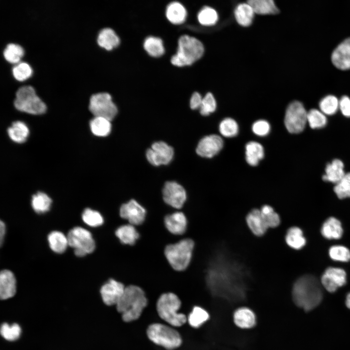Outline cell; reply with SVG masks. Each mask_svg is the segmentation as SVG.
Returning a JSON list of instances; mask_svg holds the SVG:
<instances>
[{
	"instance_id": "6da1fadb",
	"label": "cell",
	"mask_w": 350,
	"mask_h": 350,
	"mask_svg": "<svg viewBox=\"0 0 350 350\" xmlns=\"http://www.w3.org/2000/svg\"><path fill=\"white\" fill-rule=\"evenodd\" d=\"M222 259L210 265L207 274V282L211 291L220 296L232 299H241L245 296V289L240 283L237 265Z\"/></svg>"
},
{
	"instance_id": "7a4b0ae2",
	"label": "cell",
	"mask_w": 350,
	"mask_h": 350,
	"mask_svg": "<svg viewBox=\"0 0 350 350\" xmlns=\"http://www.w3.org/2000/svg\"><path fill=\"white\" fill-rule=\"evenodd\" d=\"M322 297L321 284L313 276L304 275L298 279L293 285V301L298 307L305 311H310L318 306Z\"/></svg>"
},
{
	"instance_id": "3957f363",
	"label": "cell",
	"mask_w": 350,
	"mask_h": 350,
	"mask_svg": "<svg viewBox=\"0 0 350 350\" xmlns=\"http://www.w3.org/2000/svg\"><path fill=\"white\" fill-rule=\"evenodd\" d=\"M147 304L142 289L135 285L125 287L123 294L116 304L117 310L126 322L138 319Z\"/></svg>"
},
{
	"instance_id": "277c9868",
	"label": "cell",
	"mask_w": 350,
	"mask_h": 350,
	"mask_svg": "<svg viewBox=\"0 0 350 350\" xmlns=\"http://www.w3.org/2000/svg\"><path fill=\"white\" fill-rule=\"evenodd\" d=\"M204 52V48L200 41L194 37L183 35L178 39L177 52L172 57L171 61L178 67L191 65L202 57Z\"/></svg>"
},
{
	"instance_id": "5b68a950",
	"label": "cell",
	"mask_w": 350,
	"mask_h": 350,
	"mask_svg": "<svg viewBox=\"0 0 350 350\" xmlns=\"http://www.w3.org/2000/svg\"><path fill=\"white\" fill-rule=\"evenodd\" d=\"M178 297L173 293L161 295L157 302V310L159 317L174 327H180L187 319L186 315L177 311L181 306Z\"/></svg>"
},
{
	"instance_id": "8992f818",
	"label": "cell",
	"mask_w": 350,
	"mask_h": 350,
	"mask_svg": "<svg viewBox=\"0 0 350 350\" xmlns=\"http://www.w3.org/2000/svg\"><path fill=\"white\" fill-rule=\"evenodd\" d=\"M194 246L193 241L186 238L166 246L165 256L174 269L181 271L188 267L191 261Z\"/></svg>"
},
{
	"instance_id": "52a82bcc",
	"label": "cell",
	"mask_w": 350,
	"mask_h": 350,
	"mask_svg": "<svg viewBox=\"0 0 350 350\" xmlns=\"http://www.w3.org/2000/svg\"><path fill=\"white\" fill-rule=\"evenodd\" d=\"M14 104L18 110L33 115L42 114L47 109L46 104L31 86H23L18 89Z\"/></svg>"
},
{
	"instance_id": "ba28073f",
	"label": "cell",
	"mask_w": 350,
	"mask_h": 350,
	"mask_svg": "<svg viewBox=\"0 0 350 350\" xmlns=\"http://www.w3.org/2000/svg\"><path fill=\"white\" fill-rule=\"evenodd\" d=\"M147 334L151 341L167 350L175 349L182 343L181 337L178 332L165 324L150 325L147 329Z\"/></svg>"
},
{
	"instance_id": "9c48e42d",
	"label": "cell",
	"mask_w": 350,
	"mask_h": 350,
	"mask_svg": "<svg viewBox=\"0 0 350 350\" xmlns=\"http://www.w3.org/2000/svg\"><path fill=\"white\" fill-rule=\"evenodd\" d=\"M69 245L74 249L77 257H84L95 248V241L91 233L80 227L71 229L67 235Z\"/></svg>"
},
{
	"instance_id": "30bf717a",
	"label": "cell",
	"mask_w": 350,
	"mask_h": 350,
	"mask_svg": "<svg viewBox=\"0 0 350 350\" xmlns=\"http://www.w3.org/2000/svg\"><path fill=\"white\" fill-rule=\"evenodd\" d=\"M284 122L286 129L290 133H299L304 130L307 122V112L301 102L295 101L288 105Z\"/></svg>"
},
{
	"instance_id": "8fae6325",
	"label": "cell",
	"mask_w": 350,
	"mask_h": 350,
	"mask_svg": "<svg viewBox=\"0 0 350 350\" xmlns=\"http://www.w3.org/2000/svg\"><path fill=\"white\" fill-rule=\"evenodd\" d=\"M89 109L94 117H101L111 121L116 115L118 109L111 96L106 92L92 95L89 100Z\"/></svg>"
},
{
	"instance_id": "7c38bea8",
	"label": "cell",
	"mask_w": 350,
	"mask_h": 350,
	"mask_svg": "<svg viewBox=\"0 0 350 350\" xmlns=\"http://www.w3.org/2000/svg\"><path fill=\"white\" fill-rule=\"evenodd\" d=\"M173 148L166 142L159 141L154 142L146 153V157L150 163L154 166L167 165L174 157Z\"/></svg>"
},
{
	"instance_id": "4fadbf2b",
	"label": "cell",
	"mask_w": 350,
	"mask_h": 350,
	"mask_svg": "<svg viewBox=\"0 0 350 350\" xmlns=\"http://www.w3.org/2000/svg\"><path fill=\"white\" fill-rule=\"evenodd\" d=\"M162 194L166 204L177 209L182 207L187 198L184 188L175 181H167L165 183Z\"/></svg>"
},
{
	"instance_id": "5bb4252c",
	"label": "cell",
	"mask_w": 350,
	"mask_h": 350,
	"mask_svg": "<svg viewBox=\"0 0 350 350\" xmlns=\"http://www.w3.org/2000/svg\"><path fill=\"white\" fill-rule=\"evenodd\" d=\"M222 138L216 134L205 136L199 141L196 152L200 157L211 158L216 155L223 148Z\"/></svg>"
},
{
	"instance_id": "9a60e30c",
	"label": "cell",
	"mask_w": 350,
	"mask_h": 350,
	"mask_svg": "<svg viewBox=\"0 0 350 350\" xmlns=\"http://www.w3.org/2000/svg\"><path fill=\"white\" fill-rule=\"evenodd\" d=\"M145 209L135 200L131 199L120 207V216L129 221L132 225L143 223L146 216Z\"/></svg>"
},
{
	"instance_id": "2e32d148",
	"label": "cell",
	"mask_w": 350,
	"mask_h": 350,
	"mask_svg": "<svg viewBox=\"0 0 350 350\" xmlns=\"http://www.w3.org/2000/svg\"><path fill=\"white\" fill-rule=\"evenodd\" d=\"M346 272L341 268L330 267L321 276V283L328 292H334L346 283Z\"/></svg>"
},
{
	"instance_id": "e0dca14e",
	"label": "cell",
	"mask_w": 350,
	"mask_h": 350,
	"mask_svg": "<svg viewBox=\"0 0 350 350\" xmlns=\"http://www.w3.org/2000/svg\"><path fill=\"white\" fill-rule=\"evenodd\" d=\"M125 288L122 282L113 279H109L100 290L104 302L108 306L116 305L123 294Z\"/></svg>"
},
{
	"instance_id": "ac0fdd59",
	"label": "cell",
	"mask_w": 350,
	"mask_h": 350,
	"mask_svg": "<svg viewBox=\"0 0 350 350\" xmlns=\"http://www.w3.org/2000/svg\"><path fill=\"white\" fill-rule=\"evenodd\" d=\"M331 59L338 69L342 70L350 69V37L345 39L334 49Z\"/></svg>"
},
{
	"instance_id": "d6986e66",
	"label": "cell",
	"mask_w": 350,
	"mask_h": 350,
	"mask_svg": "<svg viewBox=\"0 0 350 350\" xmlns=\"http://www.w3.org/2000/svg\"><path fill=\"white\" fill-rule=\"evenodd\" d=\"M164 224L168 231L175 235L183 234L186 230L187 220L185 214L180 211L167 215Z\"/></svg>"
},
{
	"instance_id": "ffe728a7",
	"label": "cell",
	"mask_w": 350,
	"mask_h": 350,
	"mask_svg": "<svg viewBox=\"0 0 350 350\" xmlns=\"http://www.w3.org/2000/svg\"><path fill=\"white\" fill-rule=\"evenodd\" d=\"M16 292V280L12 272L3 270L0 273V297L6 299L13 297Z\"/></svg>"
},
{
	"instance_id": "44dd1931",
	"label": "cell",
	"mask_w": 350,
	"mask_h": 350,
	"mask_svg": "<svg viewBox=\"0 0 350 350\" xmlns=\"http://www.w3.org/2000/svg\"><path fill=\"white\" fill-rule=\"evenodd\" d=\"M246 222L250 230L256 236H262L268 229L260 210L255 209L251 210L246 216Z\"/></svg>"
},
{
	"instance_id": "7402d4cb",
	"label": "cell",
	"mask_w": 350,
	"mask_h": 350,
	"mask_svg": "<svg viewBox=\"0 0 350 350\" xmlns=\"http://www.w3.org/2000/svg\"><path fill=\"white\" fill-rule=\"evenodd\" d=\"M235 324L242 329H249L256 324V317L253 312L246 307L237 309L233 315Z\"/></svg>"
},
{
	"instance_id": "603a6c76",
	"label": "cell",
	"mask_w": 350,
	"mask_h": 350,
	"mask_svg": "<svg viewBox=\"0 0 350 350\" xmlns=\"http://www.w3.org/2000/svg\"><path fill=\"white\" fill-rule=\"evenodd\" d=\"M344 164L338 159H335L328 163L325 168V174L322 176L323 180L337 183L346 174L344 170Z\"/></svg>"
},
{
	"instance_id": "cb8c5ba5",
	"label": "cell",
	"mask_w": 350,
	"mask_h": 350,
	"mask_svg": "<svg viewBox=\"0 0 350 350\" xmlns=\"http://www.w3.org/2000/svg\"><path fill=\"white\" fill-rule=\"evenodd\" d=\"M343 232L340 222L333 217L328 218L321 229L322 236L328 239H338L342 236Z\"/></svg>"
},
{
	"instance_id": "d4e9b609",
	"label": "cell",
	"mask_w": 350,
	"mask_h": 350,
	"mask_svg": "<svg viewBox=\"0 0 350 350\" xmlns=\"http://www.w3.org/2000/svg\"><path fill=\"white\" fill-rule=\"evenodd\" d=\"M245 149V159L250 166H257L264 157V148L259 142L250 141L246 144Z\"/></svg>"
},
{
	"instance_id": "484cf974",
	"label": "cell",
	"mask_w": 350,
	"mask_h": 350,
	"mask_svg": "<svg viewBox=\"0 0 350 350\" xmlns=\"http://www.w3.org/2000/svg\"><path fill=\"white\" fill-rule=\"evenodd\" d=\"M166 16L172 23L179 24L183 23L187 17V11L180 2L173 1L170 3L166 9Z\"/></svg>"
},
{
	"instance_id": "4316f807",
	"label": "cell",
	"mask_w": 350,
	"mask_h": 350,
	"mask_svg": "<svg viewBox=\"0 0 350 350\" xmlns=\"http://www.w3.org/2000/svg\"><path fill=\"white\" fill-rule=\"evenodd\" d=\"M97 43L100 47L110 51L117 47L119 45L120 40L113 29L105 28L99 32L97 37Z\"/></svg>"
},
{
	"instance_id": "83f0119b",
	"label": "cell",
	"mask_w": 350,
	"mask_h": 350,
	"mask_svg": "<svg viewBox=\"0 0 350 350\" xmlns=\"http://www.w3.org/2000/svg\"><path fill=\"white\" fill-rule=\"evenodd\" d=\"M254 14L252 7L248 2L239 4L234 10L237 22L244 27L248 26L252 23Z\"/></svg>"
},
{
	"instance_id": "f1b7e54d",
	"label": "cell",
	"mask_w": 350,
	"mask_h": 350,
	"mask_svg": "<svg viewBox=\"0 0 350 350\" xmlns=\"http://www.w3.org/2000/svg\"><path fill=\"white\" fill-rule=\"evenodd\" d=\"M115 235L122 243L129 245H134L140 236L134 225L131 224L121 226L116 230Z\"/></svg>"
},
{
	"instance_id": "f546056e",
	"label": "cell",
	"mask_w": 350,
	"mask_h": 350,
	"mask_svg": "<svg viewBox=\"0 0 350 350\" xmlns=\"http://www.w3.org/2000/svg\"><path fill=\"white\" fill-rule=\"evenodd\" d=\"M7 131L10 138L19 143L25 141L29 134V130L26 124L19 121L13 122Z\"/></svg>"
},
{
	"instance_id": "4dcf8cb0",
	"label": "cell",
	"mask_w": 350,
	"mask_h": 350,
	"mask_svg": "<svg viewBox=\"0 0 350 350\" xmlns=\"http://www.w3.org/2000/svg\"><path fill=\"white\" fill-rule=\"evenodd\" d=\"M48 241L51 249L57 253H63L69 245L67 236L58 231H53L50 233Z\"/></svg>"
},
{
	"instance_id": "1f68e13d",
	"label": "cell",
	"mask_w": 350,
	"mask_h": 350,
	"mask_svg": "<svg viewBox=\"0 0 350 350\" xmlns=\"http://www.w3.org/2000/svg\"><path fill=\"white\" fill-rule=\"evenodd\" d=\"M92 133L98 137H105L111 130L110 121L101 117H94L89 122Z\"/></svg>"
},
{
	"instance_id": "d6a6232c",
	"label": "cell",
	"mask_w": 350,
	"mask_h": 350,
	"mask_svg": "<svg viewBox=\"0 0 350 350\" xmlns=\"http://www.w3.org/2000/svg\"><path fill=\"white\" fill-rule=\"evenodd\" d=\"M286 244L295 249H300L306 244V239L303 235L302 231L297 227L289 228L285 235Z\"/></svg>"
},
{
	"instance_id": "836d02e7",
	"label": "cell",
	"mask_w": 350,
	"mask_h": 350,
	"mask_svg": "<svg viewBox=\"0 0 350 350\" xmlns=\"http://www.w3.org/2000/svg\"><path fill=\"white\" fill-rule=\"evenodd\" d=\"M247 2L251 6L255 13L258 14H276L279 12L272 0H250Z\"/></svg>"
},
{
	"instance_id": "e575fe53",
	"label": "cell",
	"mask_w": 350,
	"mask_h": 350,
	"mask_svg": "<svg viewBox=\"0 0 350 350\" xmlns=\"http://www.w3.org/2000/svg\"><path fill=\"white\" fill-rule=\"evenodd\" d=\"M143 47L146 52L153 57H159L165 51L162 40L156 36L147 37L144 41Z\"/></svg>"
},
{
	"instance_id": "d590c367",
	"label": "cell",
	"mask_w": 350,
	"mask_h": 350,
	"mask_svg": "<svg viewBox=\"0 0 350 350\" xmlns=\"http://www.w3.org/2000/svg\"><path fill=\"white\" fill-rule=\"evenodd\" d=\"M52 201L46 193L38 192L32 196L31 204L33 210L37 213H43L49 210Z\"/></svg>"
},
{
	"instance_id": "8d00e7d4",
	"label": "cell",
	"mask_w": 350,
	"mask_h": 350,
	"mask_svg": "<svg viewBox=\"0 0 350 350\" xmlns=\"http://www.w3.org/2000/svg\"><path fill=\"white\" fill-rule=\"evenodd\" d=\"M209 318V313L203 308L195 306L188 317L189 324L192 327L198 328Z\"/></svg>"
},
{
	"instance_id": "74e56055",
	"label": "cell",
	"mask_w": 350,
	"mask_h": 350,
	"mask_svg": "<svg viewBox=\"0 0 350 350\" xmlns=\"http://www.w3.org/2000/svg\"><path fill=\"white\" fill-rule=\"evenodd\" d=\"M24 53V50L21 46L15 43H10L4 49L3 55L4 58L9 63L18 64L20 62Z\"/></svg>"
},
{
	"instance_id": "f35d334b",
	"label": "cell",
	"mask_w": 350,
	"mask_h": 350,
	"mask_svg": "<svg viewBox=\"0 0 350 350\" xmlns=\"http://www.w3.org/2000/svg\"><path fill=\"white\" fill-rule=\"evenodd\" d=\"M219 131L223 137L232 138L238 134L239 126L236 121L233 119L226 118L220 122Z\"/></svg>"
},
{
	"instance_id": "ab89813d",
	"label": "cell",
	"mask_w": 350,
	"mask_h": 350,
	"mask_svg": "<svg viewBox=\"0 0 350 350\" xmlns=\"http://www.w3.org/2000/svg\"><path fill=\"white\" fill-rule=\"evenodd\" d=\"M260 211L268 228H274L280 225V216L271 206L267 205H263L260 209Z\"/></svg>"
},
{
	"instance_id": "60d3db41",
	"label": "cell",
	"mask_w": 350,
	"mask_h": 350,
	"mask_svg": "<svg viewBox=\"0 0 350 350\" xmlns=\"http://www.w3.org/2000/svg\"><path fill=\"white\" fill-rule=\"evenodd\" d=\"M339 101L336 97L329 95L322 98L319 102L320 111L325 115H331L336 112L339 108Z\"/></svg>"
},
{
	"instance_id": "b9f144b4",
	"label": "cell",
	"mask_w": 350,
	"mask_h": 350,
	"mask_svg": "<svg viewBox=\"0 0 350 350\" xmlns=\"http://www.w3.org/2000/svg\"><path fill=\"white\" fill-rule=\"evenodd\" d=\"M307 122L313 129L324 127L327 122L325 115L316 109H312L307 112Z\"/></svg>"
},
{
	"instance_id": "7bdbcfd3",
	"label": "cell",
	"mask_w": 350,
	"mask_h": 350,
	"mask_svg": "<svg viewBox=\"0 0 350 350\" xmlns=\"http://www.w3.org/2000/svg\"><path fill=\"white\" fill-rule=\"evenodd\" d=\"M197 18L201 24L205 26H211L217 22L218 16L217 12L214 9L205 6L199 12Z\"/></svg>"
},
{
	"instance_id": "ee69618b",
	"label": "cell",
	"mask_w": 350,
	"mask_h": 350,
	"mask_svg": "<svg viewBox=\"0 0 350 350\" xmlns=\"http://www.w3.org/2000/svg\"><path fill=\"white\" fill-rule=\"evenodd\" d=\"M82 217L84 222L91 227H97L104 223L102 215L98 211L89 208H87L83 211Z\"/></svg>"
},
{
	"instance_id": "f6af8a7d",
	"label": "cell",
	"mask_w": 350,
	"mask_h": 350,
	"mask_svg": "<svg viewBox=\"0 0 350 350\" xmlns=\"http://www.w3.org/2000/svg\"><path fill=\"white\" fill-rule=\"evenodd\" d=\"M33 73L31 67L24 62L17 64L12 69V73L18 81H23L30 78Z\"/></svg>"
},
{
	"instance_id": "bcb514c9",
	"label": "cell",
	"mask_w": 350,
	"mask_h": 350,
	"mask_svg": "<svg viewBox=\"0 0 350 350\" xmlns=\"http://www.w3.org/2000/svg\"><path fill=\"white\" fill-rule=\"evenodd\" d=\"M334 192L340 199L350 197V173H347L334 187Z\"/></svg>"
},
{
	"instance_id": "7dc6e473",
	"label": "cell",
	"mask_w": 350,
	"mask_h": 350,
	"mask_svg": "<svg viewBox=\"0 0 350 350\" xmlns=\"http://www.w3.org/2000/svg\"><path fill=\"white\" fill-rule=\"evenodd\" d=\"M329 254L330 258L334 261L347 262L350 260V251L343 245L332 246L329 249Z\"/></svg>"
},
{
	"instance_id": "c3c4849f",
	"label": "cell",
	"mask_w": 350,
	"mask_h": 350,
	"mask_svg": "<svg viewBox=\"0 0 350 350\" xmlns=\"http://www.w3.org/2000/svg\"><path fill=\"white\" fill-rule=\"evenodd\" d=\"M21 333V329L17 324L9 326L7 323H3L0 328V334L6 340L15 341L18 339Z\"/></svg>"
},
{
	"instance_id": "681fc988",
	"label": "cell",
	"mask_w": 350,
	"mask_h": 350,
	"mask_svg": "<svg viewBox=\"0 0 350 350\" xmlns=\"http://www.w3.org/2000/svg\"><path fill=\"white\" fill-rule=\"evenodd\" d=\"M216 102L211 93L208 92L203 98L201 105L200 107V114L203 116H208L215 111L216 108Z\"/></svg>"
},
{
	"instance_id": "f907efd6",
	"label": "cell",
	"mask_w": 350,
	"mask_h": 350,
	"mask_svg": "<svg viewBox=\"0 0 350 350\" xmlns=\"http://www.w3.org/2000/svg\"><path fill=\"white\" fill-rule=\"evenodd\" d=\"M252 131L256 135L260 137L267 136L270 132L271 126L266 120H259L255 121L252 125Z\"/></svg>"
},
{
	"instance_id": "816d5d0a",
	"label": "cell",
	"mask_w": 350,
	"mask_h": 350,
	"mask_svg": "<svg viewBox=\"0 0 350 350\" xmlns=\"http://www.w3.org/2000/svg\"><path fill=\"white\" fill-rule=\"evenodd\" d=\"M339 108L343 115L350 117V98L346 95L342 96L339 100Z\"/></svg>"
},
{
	"instance_id": "f5cc1de1",
	"label": "cell",
	"mask_w": 350,
	"mask_h": 350,
	"mask_svg": "<svg viewBox=\"0 0 350 350\" xmlns=\"http://www.w3.org/2000/svg\"><path fill=\"white\" fill-rule=\"evenodd\" d=\"M202 100L203 98L199 93L197 92H194L190 99V107L192 109L200 108L202 104Z\"/></svg>"
},
{
	"instance_id": "db71d44e",
	"label": "cell",
	"mask_w": 350,
	"mask_h": 350,
	"mask_svg": "<svg viewBox=\"0 0 350 350\" xmlns=\"http://www.w3.org/2000/svg\"><path fill=\"white\" fill-rule=\"evenodd\" d=\"M5 230H6V228H5V225L3 221H0V243L1 245H2V242L3 241V239L4 237L5 234Z\"/></svg>"
},
{
	"instance_id": "11a10c76",
	"label": "cell",
	"mask_w": 350,
	"mask_h": 350,
	"mask_svg": "<svg viewBox=\"0 0 350 350\" xmlns=\"http://www.w3.org/2000/svg\"><path fill=\"white\" fill-rule=\"evenodd\" d=\"M346 305L347 307L350 309V292L347 296Z\"/></svg>"
}]
</instances>
